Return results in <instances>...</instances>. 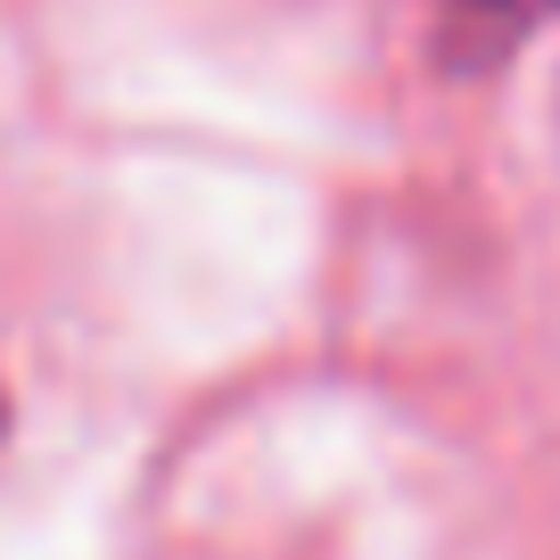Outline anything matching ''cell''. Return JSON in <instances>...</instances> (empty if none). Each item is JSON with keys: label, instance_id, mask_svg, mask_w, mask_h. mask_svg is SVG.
I'll use <instances>...</instances> for the list:
<instances>
[{"label": "cell", "instance_id": "cell-1", "mask_svg": "<svg viewBox=\"0 0 560 560\" xmlns=\"http://www.w3.org/2000/svg\"><path fill=\"white\" fill-rule=\"evenodd\" d=\"M552 9L560 0H454L445 25H438V50L454 58V67H494V58L520 50Z\"/></svg>", "mask_w": 560, "mask_h": 560}, {"label": "cell", "instance_id": "cell-2", "mask_svg": "<svg viewBox=\"0 0 560 560\" xmlns=\"http://www.w3.org/2000/svg\"><path fill=\"white\" fill-rule=\"evenodd\" d=\"M0 445H9V387H0Z\"/></svg>", "mask_w": 560, "mask_h": 560}]
</instances>
